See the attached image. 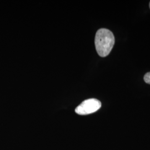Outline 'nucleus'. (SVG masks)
<instances>
[{"label": "nucleus", "instance_id": "20e7f679", "mask_svg": "<svg viewBox=\"0 0 150 150\" xmlns=\"http://www.w3.org/2000/svg\"></svg>", "mask_w": 150, "mask_h": 150}, {"label": "nucleus", "instance_id": "f257e3e1", "mask_svg": "<svg viewBox=\"0 0 150 150\" xmlns=\"http://www.w3.org/2000/svg\"><path fill=\"white\" fill-rule=\"evenodd\" d=\"M115 39L112 32L106 28L99 29L95 36V43L97 52L101 57H106L111 52Z\"/></svg>", "mask_w": 150, "mask_h": 150}, {"label": "nucleus", "instance_id": "f03ea898", "mask_svg": "<svg viewBox=\"0 0 150 150\" xmlns=\"http://www.w3.org/2000/svg\"><path fill=\"white\" fill-rule=\"evenodd\" d=\"M101 107V102L95 98L85 100L76 108L75 112L80 115H86L96 112Z\"/></svg>", "mask_w": 150, "mask_h": 150}, {"label": "nucleus", "instance_id": "7ed1b4c3", "mask_svg": "<svg viewBox=\"0 0 150 150\" xmlns=\"http://www.w3.org/2000/svg\"><path fill=\"white\" fill-rule=\"evenodd\" d=\"M144 81L146 83L150 85V72H147L144 76Z\"/></svg>", "mask_w": 150, "mask_h": 150}]
</instances>
